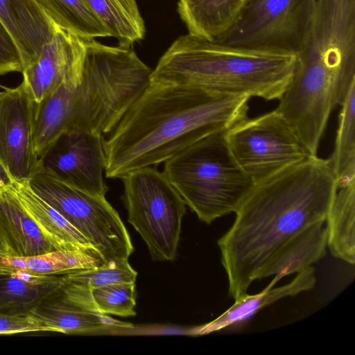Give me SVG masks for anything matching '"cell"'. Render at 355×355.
<instances>
[{
  "instance_id": "obj_31",
  "label": "cell",
  "mask_w": 355,
  "mask_h": 355,
  "mask_svg": "<svg viewBox=\"0 0 355 355\" xmlns=\"http://www.w3.org/2000/svg\"><path fill=\"white\" fill-rule=\"evenodd\" d=\"M12 256L11 252L0 235V257Z\"/></svg>"
},
{
  "instance_id": "obj_6",
  "label": "cell",
  "mask_w": 355,
  "mask_h": 355,
  "mask_svg": "<svg viewBox=\"0 0 355 355\" xmlns=\"http://www.w3.org/2000/svg\"><path fill=\"white\" fill-rule=\"evenodd\" d=\"M128 220L155 261L175 258L186 204L163 172L152 166L121 178Z\"/></svg>"
},
{
  "instance_id": "obj_30",
  "label": "cell",
  "mask_w": 355,
  "mask_h": 355,
  "mask_svg": "<svg viewBox=\"0 0 355 355\" xmlns=\"http://www.w3.org/2000/svg\"><path fill=\"white\" fill-rule=\"evenodd\" d=\"M13 183L14 181L10 173L0 160V191L12 187Z\"/></svg>"
},
{
  "instance_id": "obj_12",
  "label": "cell",
  "mask_w": 355,
  "mask_h": 355,
  "mask_svg": "<svg viewBox=\"0 0 355 355\" xmlns=\"http://www.w3.org/2000/svg\"><path fill=\"white\" fill-rule=\"evenodd\" d=\"M28 315L35 319L45 331L67 334L132 327L99 312L92 295L67 285H62L44 299Z\"/></svg>"
},
{
  "instance_id": "obj_2",
  "label": "cell",
  "mask_w": 355,
  "mask_h": 355,
  "mask_svg": "<svg viewBox=\"0 0 355 355\" xmlns=\"http://www.w3.org/2000/svg\"><path fill=\"white\" fill-rule=\"evenodd\" d=\"M250 98L150 80L103 137L105 177L121 179L157 166L200 139L226 131L248 117Z\"/></svg>"
},
{
  "instance_id": "obj_22",
  "label": "cell",
  "mask_w": 355,
  "mask_h": 355,
  "mask_svg": "<svg viewBox=\"0 0 355 355\" xmlns=\"http://www.w3.org/2000/svg\"><path fill=\"white\" fill-rule=\"evenodd\" d=\"M327 247L334 257L355 263V182L338 188L325 220Z\"/></svg>"
},
{
  "instance_id": "obj_5",
  "label": "cell",
  "mask_w": 355,
  "mask_h": 355,
  "mask_svg": "<svg viewBox=\"0 0 355 355\" xmlns=\"http://www.w3.org/2000/svg\"><path fill=\"white\" fill-rule=\"evenodd\" d=\"M225 132L212 133L164 162V175L207 224L235 213L254 185L231 154Z\"/></svg>"
},
{
  "instance_id": "obj_11",
  "label": "cell",
  "mask_w": 355,
  "mask_h": 355,
  "mask_svg": "<svg viewBox=\"0 0 355 355\" xmlns=\"http://www.w3.org/2000/svg\"><path fill=\"white\" fill-rule=\"evenodd\" d=\"M34 111L35 102L22 82L0 92V160L15 182H28L38 170Z\"/></svg>"
},
{
  "instance_id": "obj_4",
  "label": "cell",
  "mask_w": 355,
  "mask_h": 355,
  "mask_svg": "<svg viewBox=\"0 0 355 355\" xmlns=\"http://www.w3.org/2000/svg\"><path fill=\"white\" fill-rule=\"evenodd\" d=\"M79 81L71 96L68 130L108 134L148 85L152 69L130 47L85 39Z\"/></svg>"
},
{
  "instance_id": "obj_17",
  "label": "cell",
  "mask_w": 355,
  "mask_h": 355,
  "mask_svg": "<svg viewBox=\"0 0 355 355\" xmlns=\"http://www.w3.org/2000/svg\"><path fill=\"white\" fill-rule=\"evenodd\" d=\"M64 279L65 274L35 275L0 270V313L28 315L44 299L60 288Z\"/></svg>"
},
{
  "instance_id": "obj_29",
  "label": "cell",
  "mask_w": 355,
  "mask_h": 355,
  "mask_svg": "<svg viewBox=\"0 0 355 355\" xmlns=\"http://www.w3.org/2000/svg\"><path fill=\"white\" fill-rule=\"evenodd\" d=\"M31 331H45V330L29 315H9L0 313V334Z\"/></svg>"
},
{
  "instance_id": "obj_26",
  "label": "cell",
  "mask_w": 355,
  "mask_h": 355,
  "mask_svg": "<svg viewBox=\"0 0 355 355\" xmlns=\"http://www.w3.org/2000/svg\"><path fill=\"white\" fill-rule=\"evenodd\" d=\"M137 272L130 266L128 259H115L103 265L67 273L66 281L89 292L98 288L123 282H134Z\"/></svg>"
},
{
  "instance_id": "obj_10",
  "label": "cell",
  "mask_w": 355,
  "mask_h": 355,
  "mask_svg": "<svg viewBox=\"0 0 355 355\" xmlns=\"http://www.w3.org/2000/svg\"><path fill=\"white\" fill-rule=\"evenodd\" d=\"M103 136L64 132L39 158L38 170L91 194L105 197ZM37 170V171H38Z\"/></svg>"
},
{
  "instance_id": "obj_27",
  "label": "cell",
  "mask_w": 355,
  "mask_h": 355,
  "mask_svg": "<svg viewBox=\"0 0 355 355\" xmlns=\"http://www.w3.org/2000/svg\"><path fill=\"white\" fill-rule=\"evenodd\" d=\"M92 296L96 309L103 314L122 317L136 315L134 282L106 285L93 290Z\"/></svg>"
},
{
  "instance_id": "obj_7",
  "label": "cell",
  "mask_w": 355,
  "mask_h": 355,
  "mask_svg": "<svg viewBox=\"0 0 355 355\" xmlns=\"http://www.w3.org/2000/svg\"><path fill=\"white\" fill-rule=\"evenodd\" d=\"M28 184L78 230L105 261L128 259L132 253L125 226L105 197L87 193L40 170Z\"/></svg>"
},
{
  "instance_id": "obj_8",
  "label": "cell",
  "mask_w": 355,
  "mask_h": 355,
  "mask_svg": "<svg viewBox=\"0 0 355 355\" xmlns=\"http://www.w3.org/2000/svg\"><path fill=\"white\" fill-rule=\"evenodd\" d=\"M225 139L234 159L254 184L313 156L275 110L245 118L227 130Z\"/></svg>"
},
{
  "instance_id": "obj_9",
  "label": "cell",
  "mask_w": 355,
  "mask_h": 355,
  "mask_svg": "<svg viewBox=\"0 0 355 355\" xmlns=\"http://www.w3.org/2000/svg\"><path fill=\"white\" fill-rule=\"evenodd\" d=\"M315 3V0H247L232 26L214 41L296 53Z\"/></svg>"
},
{
  "instance_id": "obj_18",
  "label": "cell",
  "mask_w": 355,
  "mask_h": 355,
  "mask_svg": "<svg viewBox=\"0 0 355 355\" xmlns=\"http://www.w3.org/2000/svg\"><path fill=\"white\" fill-rule=\"evenodd\" d=\"M325 222H318L304 229L287 243L268 263L261 279L274 276V286L283 277L297 273L324 257L327 248Z\"/></svg>"
},
{
  "instance_id": "obj_16",
  "label": "cell",
  "mask_w": 355,
  "mask_h": 355,
  "mask_svg": "<svg viewBox=\"0 0 355 355\" xmlns=\"http://www.w3.org/2000/svg\"><path fill=\"white\" fill-rule=\"evenodd\" d=\"M315 284V269L311 266L297 272V276L287 284L274 288L270 282L259 293H246L236 299L231 307L214 320L198 328L196 333L209 334L238 325L282 298L311 290Z\"/></svg>"
},
{
  "instance_id": "obj_20",
  "label": "cell",
  "mask_w": 355,
  "mask_h": 355,
  "mask_svg": "<svg viewBox=\"0 0 355 355\" xmlns=\"http://www.w3.org/2000/svg\"><path fill=\"white\" fill-rule=\"evenodd\" d=\"M247 0H178L188 33L214 41L234 24Z\"/></svg>"
},
{
  "instance_id": "obj_28",
  "label": "cell",
  "mask_w": 355,
  "mask_h": 355,
  "mask_svg": "<svg viewBox=\"0 0 355 355\" xmlns=\"http://www.w3.org/2000/svg\"><path fill=\"white\" fill-rule=\"evenodd\" d=\"M21 55L11 34L0 19V76L10 72H22Z\"/></svg>"
},
{
  "instance_id": "obj_1",
  "label": "cell",
  "mask_w": 355,
  "mask_h": 355,
  "mask_svg": "<svg viewBox=\"0 0 355 355\" xmlns=\"http://www.w3.org/2000/svg\"><path fill=\"white\" fill-rule=\"evenodd\" d=\"M337 190L329 158L318 155L254 184L217 242L230 296L246 294L286 243L325 222Z\"/></svg>"
},
{
  "instance_id": "obj_19",
  "label": "cell",
  "mask_w": 355,
  "mask_h": 355,
  "mask_svg": "<svg viewBox=\"0 0 355 355\" xmlns=\"http://www.w3.org/2000/svg\"><path fill=\"white\" fill-rule=\"evenodd\" d=\"M12 188L24 208L57 250L95 249L78 230L38 196L28 182H14Z\"/></svg>"
},
{
  "instance_id": "obj_25",
  "label": "cell",
  "mask_w": 355,
  "mask_h": 355,
  "mask_svg": "<svg viewBox=\"0 0 355 355\" xmlns=\"http://www.w3.org/2000/svg\"><path fill=\"white\" fill-rule=\"evenodd\" d=\"M340 106L334 148L329 158L338 188L355 182V85Z\"/></svg>"
},
{
  "instance_id": "obj_15",
  "label": "cell",
  "mask_w": 355,
  "mask_h": 355,
  "mask_svg": "<svg viewBox=\"0 0 355 355\" xmlns=\"http://www.w3.org/2000/svg\"><path fill=\"white\" fill-rule=\"evenodd\" d=\"M0 235L12 256L31 257L57 250L21 203L12 186L0 191Z\"/></svg>"
},
{
  "instance_id": "obj_21",
  "label": "cell",
  "mask_w": 355,
  "mask_h": 355,
  "mask_svg": "<svg viewBox=\"0 0 355 355\" xmlns=\"http://www.w3.org/2000/svg\"><path fill=\"white\" fill-rule=\"evenodd\" d=\"M106 261L96 249L57 250L31 257L1 256L0 270L52 275L96 268Z\"/></svg>"
},
{
  "instance_id": "obj_3",
  "label": "cell",
  "mask_w": 355,
  "mask_h": 355,
  "mask_svg": "<svg viewBox=\"0 0 355 355\" xmlns=\"http://www.w3.org/2000/svg\"><path fill=\"white\" fill-rule=\"evenodd\" d=\"M296 60L293 51L232 46L187 33L161 56L150 81L279 100L291 82Z\"/></svg>"
},
{
  "instance_id": "obj_23",
  "label": "cell",
  "mask_w": 355,
  "mask_h": 355,
  "mask_svg": "<svg viewBox=\"0 0 355 355\" xmlns=\"http://www.w3.org/2000/svg\"><path fill=\"white\" fill-rule=\"evenodd\" d=\"M119 46L130 48L146 35L137 0H85Z\"/></svg>"
},
{
  "instance_id": "obj_13",
  "label": "cell",
  "mask_w": 355,
  "mask_h": 355,
  "mask_svg": "<svg viewBox=\"0 0 355 355\" xmlns=\"http://www.w3.org/2000/svg\"><path fill=\"white\" fill-rule=\"evenodd\" d=\"M85 54V39L58 28L37 60L21 72L22 83L35 103L52 93L67 76L80 71Z\"/></svg>"
},
{
  "instance_id": "obj_14",
  "label": "cell",
  "mask_w": 355,
  "mask_h": 355,
  "mask_svg": "<svg viewBox=\"0 0 355 355\" xmlns=\"http://www.w3.org/2000/svg\"><path fill=\"white\" fill-rule=\"evenodd\" d=\"M0 19L18 46L24 67L37 60L58 28L34 0H0Z\"/></svg>"
},
{
  "instance_id": "obj_24",
  "label": "cell",
  "mask_w": 355,
  "mask_h": 355,
  "mask_svg": "<svg viewBox=\"0 0 355 355\" xmlns=\"http://www.w3.org/2000/svg\"><path fill=\"white\" fill-rule=\"evenodd\" d=\"M58 28L83 39L110 37L101 20L85 0H34Z\"/></svg>"
}]
</instances>
